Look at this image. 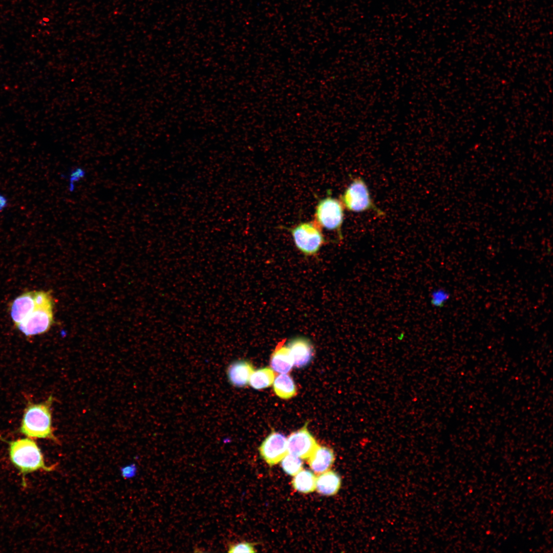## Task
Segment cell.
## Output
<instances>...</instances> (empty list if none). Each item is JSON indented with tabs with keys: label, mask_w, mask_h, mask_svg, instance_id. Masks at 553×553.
Segmentation results:
<instances>
[{
	"label": "cell",
	"mask_w": 553,
	"mask_h": 553,
	"mask_svg": "<svg viewBox=\"0 0 553 553\" xmlns=\"http://www.w3.org/2000/svg\"><path fill=\"white\" fill-rule=\"evenodd\" d=\"M8 442L10 460L20 472L24 487L26 486L27 474L38 471L51 472L56 467L46 464L40 448L32 439L28 437Z\"/></svg>",
	"instance_id": "1"
},
{
	"label": "cell",
	"mask_w": 553,
	"mask_h": 553,
	"mask_svg": "<svg viewBox=\"0 0 553 553\" xmlns=\"http://www.w3.org/2000/svg\"><path fill=\"white\" fill-rule=\"evenodd\" d=\"M53 397L39 403H29L25 410L19 431L30 438H43L58 443L52 426Z\"/></svg>",
	"instance_id": "2"
},
{
	"label": "cell",
	"mask_w": 553,
	"mask_h": 553,
	"mask_svg": "<svg viewBox=\"0 0 553 553\" xmlns=\"http://www.w3.org/2000/svg\"><path fill=\"white\" fill-rule=\"evenodd\" d=\"M340 200L344 208L350 211L358 213L372 211L378 217L385 216V212L374 203L365 181L360 177L352 179L341 195Z\"/></svg>",
	"instance_id": "3"
},
{
	"label": "cell",
	"mask_w": 553,
	"mask_h": 553,
	"mask_svg": "<svg viewBox=\"0 0 553 553\" xmlns=\"http://www.w3.org/2000/svg\"><path fill=\"white\" fill-rule=\"evenodd\" d=\"M287 229L296 247L305 256L316 255L326 243L322 228L315 221L301 222Z\"/></svg>",
	"instance_id": "4"
},
{
	"label": "cell",
	"mask_w": 553,
	"mask_h": 553,
	"mask_svg": "<svg viewBox=\"0 0 553 553\" xmlns=\"http://www.w3.org/2000/svg\"><path fill=\"white\" fill-rule=\"evenodd\" d=\"M345 208L341 201L330 196L320 199L315 207V222L321 227L335 232L339 241L343 240L342 227Z\"/></svg>",
	"instance_id": "5"
},
{
	"label": "cell",
	"mask_w": 553,
	"mask_h": 553,
	"mask_svg": "<svg viewBox=\"0 0 553 553\" xmlns=\"http://www.w3.org/2000/svg\"><path fill=\"white\" fill-rule=\"evenodd\" d=\"M54 303L37 306L34 310L16 328L27 336L43 334L49 331L53 324Z\"/></svg>",
	"instance_id": "6"
},
{
	"label": "cell",
	"mask_w": 553,
	"mask_h": 553,
	"mask_svg": "<svg viewBox=\"0 0 553 553\" xmlns=\"http://www.w3.org/2000/svg\"><path fill=\"white\" fill-rule=\"evenodd\" d=\"M259 451L269 466L275 465L288 453L286 437L279 432L272 431L263 440Z\"/></svg>",
	"instance_id": "7"
},
{
	"label": "cell",
	"mask_w": 553,
	"mask_h": 553,
	"mask_svg": "<svg viewBox=\"0 0 553 553\" xmlns=\"http://www.w3.org/2000/svg\"><path fill=\"white\" fill-rule=\"evenodd\" d=\"M308 422L301 429L292 433L287 439L288 453L302 459L312 455L318 445L315 439L307 429Z\"/></svg>",
	"instance_id": "8"
},
{
	"label": "cell",
	"mask_w": 553,
	"mask_h": 553,
	"mask_svg": "<svg viewBox=\"0 0 553 553\" xmlns=\"http://www.w3.org/2000/svg\"><path fill=\"white\" fill-rule=\"evenodd\" d=\"M287 346L292 357L293 366L302 368L311 361L314 354V347L307 337H294L289 341Z\"/></svg>",
	"instance_id": "9"
},
{
	"label": "cell",
	"mask_w": 553,
	"mask_h": 553,
	"mask_svg": "<svg viewBox=\"0 0 553 553\" xmlns=\"http://www.w3.org/2000/svg\"><path fill=\"white\" fill-rule=\"evenodd\" d=\"M36 307L34 291L24 292L15 299L10 306V316L14 325L20 323Z\"/></svg>",
	"instance_id": "10"
},
{
	"label": "cell",
	"mask_w": 553,
	"mask_h": 553,
	"mask_svg": "<svg viewBox=\"0 0 553 553\" xmlns=\"http://www.w3.org/2000/svg\"><path fill=\"white\" fill-rule=\"evenodd\" d=\"M253 370V367L249 361L237 360L232 361L227 368L228 380L230 384L235 387H244L248 384Z\"/></svg>",
	"instance_id": "11"
},
{
	"label": "cell",
	"mask_w": 553,
	"mask_h": 553,
	"mask_svg": "<svg viewBox=\"0 0 553 553\" xmlns=\"http://www.w3.org/2000/svg\"><path fill=\"white\" fill-rule=\"evenodd\" d=\"M307 460L311 470L316 474H320L330 469L334 462L335 455L331 449L318 444Z\"/></svg>",
	"instance_id": "12"
},
{
	"label": "cell",
	"mask_w": 553,
	"mask_h": 553,
	"mask_svg": "<svg viewBox=\"0 0 553 553\" xmlns=\"http://www.w3.org/2000/svg\"><path fill=\"white\" fill-rule=\"evenodd\" d=\"M284 339L276 346L270 358V366L274 371L281 374L288 373L293 366L290 350Z\"/></svg>",
	"instance_id": "13"
},
{
	"label": "cell",
	"mask_w": 553,
	"mask_h": 553,
	"mask_svg": "<svg viewBox=\"0 0 553 553\" xmlns=\"http://www.w3.org/2000/svg\"><path fill=\"white\" fill-rule=\"evenodd\" d=\"M342 484L339 475L333 471H327L316 477L315 490L321 495L333 496L339 491Z\"/></svg>",
	"instance_id": "14"
},
{
	"label": "cell",
	"mask_w": 553,
	"mask_h": 553,
	"mask_svg": "<svg viewBox=\"0 0 553 553\" xmlns=\"http://www.w3.org/2000/svg\"><path fill=\"white\" fill-rule=\"evenodd\" d=\"M293 476L291 483L296 491L308 494L315 490L316 477L312 472L302 469Z\"/></svg>",
	"instance_id": "15"
},
{
	"label": "cell",
	"mask_w": 553,
	"mask_h": 553,
	"mask_svg": "<svg viewBox=\"0 0 553 553\" xmlns=\"http://www.w3.org/2000/svg\"><path fill=\"white\" fill-rule=\"evenodd\" d=\"M273 390L277 396L283 399L290 398L296 393L292 378L286 373L281 374L274 378Z\"/></svg>",
	"instance_id": "16"
},
{
	"label": "cell",
	"mask_w": 553,
	"mask_h": 553,
	"mask_svg": "<svg viewBox=\"0 0 553 553\" xmlns=\"http://www.w3.org/2000/svg\"><path fill=\"white\" fill-rule=\"evenodd\" d=\"M275 374L273 370L269 368H261L252 372L249 380V384L253 389H263L270 386L273 382Z\"/></svg>",
	"instance_id": "17"
},
{
	"label": "cell",
	"mask_w": 553,
	"mask_h": 553,
	"mask_svg": "<svg viewBox=\"0 0 553 553\" xmlns=\"http://www.w3.org/2000/svg\"><path fill=\"white\" fill-rule=\"evenodd\" d=\"M301 459L288 453L280 461L283 471L289 475L294 476L303 469Z\"/></svg>",
	"instance_id": "18"
},
{
	"label": "cell",
	"mask_w": 553,
	"mask_h": 553,
	"mask_svg": "<svg viewBox=\"0 0 553 553\" xmlns=\"http://www.w3.org/2000/svg\"><path fill=\"white\" fill-rule=\"evenodd\" d=\"M86 171L81 167H76L72 169L68 175V189L71 193L75 189V184L86 176Z\"/></svg>",
	"instance_id": "19"
},
{
	"label": "cell",
	"mask_w": 553,
	"mask_h": 553,
	"mask_svg": "<svg viewBox=\"0 0 553 553\" xmlns=\"http://www.w3.org/2000/svg\"><path fill=\"white\" fill-rule=\"evenodd\" d=\"M254 544L246 541L229 543L227 545L228 552H255Z\"/></svg>",
	"instance_id": "20"
},
{
	"label": "cell",
	"mask_w": 553,
	"mask_h": 553,
	"mask_svg": "<svg viewBox=\"0 0 553 553\" xmlns=\"http://www.w3.org/2000/svg\"><path fill=\"white\" fill-rule=\"evenodd\" d=\"M450 295L445 290L440 289L434 291L431 294V304L435 307H441L449 300Z\"/></svg>",
	"instance_id": "21"
},
{
	"label": "cell",
	"mask_w": 553,
	"mask_h": 553,
	"mask_svg": "<svg viewBox=\"0 0 553 553\" xmlns=\"http://www.w3.org/2000/svg\"><path fill=\"white\" fill-rule=\"evenodd\" d=\"M8 198L4 195L0 193V213L8 206Z\"/></svg>",
	"instance_id": "22"
}]
</instances>
